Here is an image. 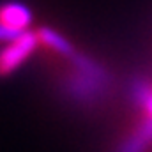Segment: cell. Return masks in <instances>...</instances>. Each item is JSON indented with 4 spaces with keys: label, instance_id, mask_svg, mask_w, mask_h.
<instances>
[{
    "label": "cell",
    "instance_id": "1",
    "mask_svg": "<svg viewBox=\"0 0 152 152\" xmlns=\"http://www.w3.org/2000/svg\"><path fill=\"white\" fill-rule=\"evenodd\" d=\"M37 34L32 32H23L21 36L11 39L9 44L0 51V76L11 75L14 69H18L34 51Z\"/></svg>",
    "mask_w": 152,
    "mask_h": 152
},
{
    "label": "cell",
    "instance_id": "2",
    "mask_svg": "<svg viewBox=\"0 0 152 152\" xmlns=\"http://www.w3.org/2000/svg\"><path fill=\"white\" fill-rule=\"evenodd\" d=\"M32 21L30 11L21 4H4L0 7V41L21 36Z\"/></svg>",
    "mask_w": 152,
    "mask_h": 152
}]
</instances>
